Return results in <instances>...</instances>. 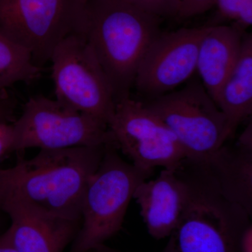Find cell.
<instances>
[{"label": "cell", "mask_w": 252, "mask_h": 252, "mask_svg": "<svg viewBox=\"0 0 252 252\" xmlns=\"http://www.w3.org/2000/svg\"><path fill=\"white\" fill-rule=\"evenodd\" d=\"M108 146L41 149L32 158H18L14 166L0 170V201L81 221L86 186Z\"/></svg>", "instance_id": "cell-1"}, {"label": "cell", "mask_w": 252, "mask_h": 252, "mask_svg": "<svg viewBox=\"0 0 252 252\" xmlns=\"http://www.w3.org/2000/svg\"><path fill=\"white\" fill-rule=\"evenodd\" d=\"M85 39L103 69L116 102L130 97L136 73L162 18L126 0H88Z\"/></svg>", "instance_id": "cell-2"}, {"label": "cell", "mask_w": 252, "mask_h": 252, "mask_svg": "<svg viewBox=\"0 0 252 252\" xmlns=\"http://www.w3.org/2000/svg\"><path fill=\"white\" fill-rule=\"evenodd\" d=\"M175 170L188 186V204L163 252H240L252 216L225 196L203 162L185 158Z\"/></svg>", "instance_id": "cell-3"}, {"label": "cell", "mask_w": 252, "mask_h": 252, "mask_svg": "<svg viewBox=\"0 0 252 252\" xmlns=\"http://www.w3.org/2000/svg\"><path fill=\"white\" fill-rule=\"evenodd\" d=\"M109 145L89 181L81 208V225L69 252H90L117 234L135 189L154 170L126 162Z\"/></svg>", "instance_id": "cell-4"}, {"label": "cell", "mask_w": 252, "mask_h": 252, "mask_svg": "<svg viewBox=\"0 0 252 252\" xmlns=\"http://www.w3.org/2000/svg\"><path fill=\"white\" fill-rule=\"evenodd\" d=\"M88 0H0V29L41 67L72 34H85Z\"/></svg>", "instance_id": "cell-5"}, {"label": "cell", "mask_w": 252, "mask_h": 252, "mask_svg": "<svg viewBox=\"0 0 252 252\" xmlns=\"http://www.w3.org/2000/svg\"><path fill=\"white\" fill-rule=\"evenodd\" d=\"M172 131L186 158H207L233 137L226 117L198 79L143 102Z\"/></svg>", "instance_id": "cell-6"}, {"label": "cell", "mask_w": 252, "mask_h": 252, "mask_svg": "<svg viewBox=\"0 0 252 252\" xmlns=\"http://www.w3.org/2000/svg\"><path fill=\"white\" fill-rule=\"evenodd\" d=\"M12 126L14 152L116 146L107 124L42 95L29 99Z\"/></svg>", "instance_id": "cell-7"}, {"label": "cell", "mask_w": 252, "mask_h": 252, "mask_svg": "<svg viewBox=\"0 0 252 252\" xmlns=\"http://www.w3.org/2000/svg\"><path fill=\"white\" fill-rule=\"evenodd\" d=\"M50 61L56 100L108 125L117 102L85 36H68L55 49Z\"/></svg>", "instance_id": "cell-8"}, {"label": "cell", "mask_w": 252, "mask_h": 252, "mask_svg": "<svg viewBox=\"0 0 252 252\" xmlns=\"http://www.w3.org/2000/svg\"><path fill=\"white\" fill-rule=\"evenodd\" d=\"M107 126L118 150L139 168L175 170L186 158L177 137L143 102L130 97L117 101Z\"/></svg>", "instance_id": "cell-9"}, {"label": "cell", "mask_w": 252, "mask_h": 252, "mask_svg": "<svg viewBox=\"0 0 252 252\" xmlns=\"http://www.w3.org/2000/svg\"><path fill=\"white\" fill-rule=\"evenodd\" d=\"M210 26L161 32L151 43L136 73L134 87L148 99L168 94L196 71L199 47Z\"/></svg>", "instance_id": "cell-10"}, {"label": "cell", "mask_w": 252, "mask_h": 252, "mask_svg": "<svg viewBox=\"0 0 252 252\" xmlns=\"http://www.w3.org/2000/svg\"><path fill=\"white\" fill-rule=\"evenodd\" d=\"M11 225L3 234L18 252H63L75 238L81 221L41 215L11 201H0Z\"/></svg>", "instance_id": "cell-11"}, {"label": "cell", "mask_w": 252, "mask_h": 252, "mask_svg": "<svg viewBox=\"0 0 252 252\" xmlns=\"http://www.w3.org/2000/svg\"><path fill=\"white\" fill-rule=\"evenodd\" d=\"M133 198L149 234L161 240L172 234L185 211L188 186L175 170L163 169L155 180L142 182Z\"/></svg>", "instance_id": "cell-12"}, {"label": "cell", "mask_w": 252, "mask_h": 252, "mask_svg": "<svg viewBox=\"0 0 252 252\" xmlns=\"http://www.w3.org/2000/svg\"><path fill=\"white\" fill-rule=\"evenodd\" d=\"M244 35V29L234 23L232 26H210L202 39L196 70L215 102L238 62Z\"/></svg>", "instance_id": "cell-13"}, {"label": "cell", "mask_w": 252, "mask_h": 252, "mask_svg": "<svg viewBox=\"0 0 252 252\" xmlns=\"http://www.w3.org/2000/svg\"><path fill=\"white\" fill-rule=\"evenodd\" d=\"M225 196L252 215V149L223 145L200 160Z\"/></svg>", "instance_id": "cell-14"}, {"label": "cell", "mask_w": 252, "mask_h": 252, "mask_svg": "<svg viewBox=\"0 0 252 252\" xmlns=\"http://www.w3.org/2000/svg\"><path fill=\"white\" fill-rule=\"evenodd\" d=\"M228 122L232 136L252 113V36L244 35L241 52L215 101Z\"/></svg>", "instance_id": "cell-15"}, {"label": "cell", "mask_w": 252, "mask_h": 252, "mask_svg": "<svg viewBox=\"0 0 252 252\" xmlns=\"http://www.w3.org/2000/svg\"><path fill=\"white\" fill-rule=\"evenodd\" d=\"M31 53L0 29V94L18 82H31L40 75Z\"/></svg>", "instance_id": "cell-16"}, {"label": "cell", "mask_w": 252, "mask_h": 252, "mask_svg": "<svg viewBox=\"0 0 252 252\" xmlns=\"http://www.w3.org/2000/svg\"><path fill=\"white\" fill-rule=\"evenodd\" d=\"M219 12L222 17L234 21L245 30L252 24V0H216Z\"/></svg>", "instance_id": "cell-17"}, {"label": "cell", "mask_w": 252, "mask_h": 252, "mask_svg": "<svg viewBox=\"0 0 252 252\" xmlns=\"http://www.w3.org/2000/svg\"><path fill=\"white\" fill-rule=\"evenodd\" d=\"M216 0H181L177 17L186 19L203 14L215 6Z\"/></svg>", "instance_id": "cell-18"}, {"label": "cell", "mask_w": 252, "mask_h": 252, "mask_svg": "<svg viewBox=\"0 0 252 252\" xmlns=\"http://www.w3.org/2000/svg\"><path fill=\"white\" fill-rule=\"evenodd\" d=\"M148 14L164 19L174 17L165 0H126Z\"/></svg>", "instance_id": "cell-19"}, {"label": "cell", "mask_w": 252, "mask_h": 252, "mask_svg": "<svg viewBox=\"0 0 252 252\" xmlns=\"http://www.w3.org/2000/svg\"><path fill=\"white\" fill-rule=\"evenodd\" d=\"M14 152V131L10 125L0 119V159L8 152Z\"/></svg>", "instance_id": "cell-20"}, {"label": "cell", "mask_w": 252, "mask_h": 252, "mask_svg": "<svg viewBox=\"0 0 252 252\" xmlns=\"http://www.w3.org/2000/svg\"><path fill=\"white\" fill-rule=\"evenodd\" d=\"M240 252H252V225L250 223L244 231L240 240Z\"/></svg>", "instance_id": "cell-21"}, {"label": "cell", "mask_w": 252, "mask_h": 252, "mask_svg": "<svg viewBox=\"0 0 252 252\" xmlns=\"http://www.w3.org/2000/svg\"><path fill=\"white\" fill-rule=\"evenodd\" d=\"M237 144L240 147H244V148L252 149V123L249 124L245 130L240 136Z\"/></svg>", "instance_id": "cell-22"}, {"label": "cell", "mask_w": 252, "mask_h": 252, "mask_svg": "<svg viewBox=\"0 0 252 252\" xmlns=\"http://www.w3.org/2000/svg\"><path fill=\"white\" fill-rule=\"evenodd\" d=\"M0 252H18L4 234L0 235Z\"/></svg>", "instance_id": "cell-23"}, {"label": "cell", "mask_w": 252, "mask_h": 252, "mask_svg": "<svg viewBox=\"0 0 252 252\" xmlns=\"http://www.w3.org/2000/svg\"><path fill=\"white\" fill-rule=\"evenodd\" d=\"M174 17H177L180 9L181 0H165Z\"/></svg>", "instance_id": "cell-24"}, {"label": "cell", "mask_w": 252, "mask_h": 252, "mask_svg": "<svg viewBox=\"0 0 252 252\" xmlns=\"http://www.w3.org/2000/svg\"><path fill=\"white\" fill-rule=\"evenodd\" d=\"M94 252H124L119 251V250H115L110 248V247L107 246L105 244H102V245H99L97 248L94 249Z\"/></svg>", "instance_id": "cell-25"}, {"label": "cell", "mask_w": 252, "mask_h": 252, "mask_svg": "<svg viewBox=\"0 0 252 252\" xmlns=\"http://www.w3.org/2000/svg\"><path fill=\"white\" fill-rule=\"evenodd\" d=\"M3 114H4V112H3L2 109H1V104H0V119H3Z\"/></svg>", "instance_id": "cell-26"}, {"label": "cell", "mask_w": 252, "mask_h": 252, "mask_svg": "<svg viewBox=\"0 0 252 252\" xmlns=\"http://www.w3.org/2000/svg\"></svg>", "instance_id": "cell-27"}]
</instances>
